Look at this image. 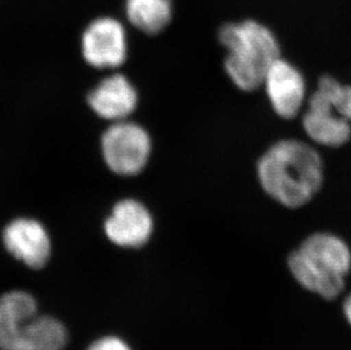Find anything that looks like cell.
<instances>
[{"instance_id": "1", "label": "cell", "mask_w": 351, "mask_h": 350, "mask_svg": "<svg viewBox=\"0 0 351 350\" xmlns=\"http://www.w3.org/2000/svg\"><path fill=\"white\" fill-rule=\"evenodd\" d=\"M263 191L287 209L312 202L324 185V162L315 145L287 138L269 145L256 165Z\"/></svg>"}, {"instance_id": "8", "label": "cell", "mask_w": 351, "mask_h": 350, "mask_svg": "<svg viewBox=\"0 0 351 350\" xmlns=\"http://www.w3.org/2000/svg\"><path fill=\"white\" fill-rule=\"evenodd\" d=\"M3 246L12 256L38 270L51 255V242L46 228L34 218H15L3 229Z\"/></svg>"}, {"instance_id": "5", "label": "cell", "mask_w": 351, "mask_h": 350, "mask_svg": "<svg viewBox=\"0 0 351 350\" xmlns=\"http://www.w3.org/2000/svg\"><path fill=\"white\" fill-rule=\"evenodd\" d=\"M82 54L86 63L96 69L121 67L128 56L124 27L112 17L93 21L83 34Z\"/></svg>"}, {"instance_id": "10", "label": "cell", "mask_w": 351, "mask_h": 350, "mask_svg": "<svg viewBox=\"0 0 351 350\" xmlns=\"http://www.w3.org/2000/svg\"><path fill=\"white\" fill-rule=\"evenodd\" d=\"M88 103L101 119L119 122L136 110L138 93L128 78L113 74L107 76L89 93Z\"/></svg>"}, {"instance_id": "11", "label": "cell", "mask_w": 351, "mask_h": 350, "mask_svg": "<svg viewBox=\"0 0 351 350\" xmlns=\"http://www.w3.org/2000/svg\"><path fill=\"white\" fill-rule=\"evenodd\" d=\"M297 251L309 264L328 275L345 278L350 271V248L333 233L316 232L307 237Z\"/></svg>"}, {"instance_id": "14", "label": "cell", "mask_w": 351, "mask_h": 350, "mask_svg": "<svg viewBox=\"0 0 351 350\" xmlns=\"http://www.w3.org/2000/svg\"><path fill=\"white\" fill-rule=\"evenodd\" d=\"M66 342L67 331L60 320L36 315L27 329L24 350H62Z\"/></svg>"}, {"instance_id": "6", "label": "cell", "mask_w": 351, "mask_h": 350, "mask_svg": "<svg viewBox=\"0 0 351 350\" xmlns=\"http://www.w3.org/2000/svg\"><path fill=\"white\" fill-rule=\"evenodd\" d=\"M154 221L146 206L136 199L117 202L104 224L107 238L123 248L146 245L153 235Z\"/></svg>"}, {"instance_id": "2", "label": "cell", "mask_w": 351, "mask_h": 350, "mask_svg": "<svg viewBox=\"0 0 351 350\" xmlns=\"http://www.w3.org/2000/svg\"><path fill=\"white\" fill-rule=\"evenodd\" d=\"M217 36L226 50L224 70L233 86L242 93L261 89L269 67L282 56L274 32L258 21L243 20L224 24Z\"/></svg>"}, {"instance_id": "13", "label": "cell", "mask_w": 351, "mask_h": 350, "mask_svg": "<svg viewBox=\"0 0 351 350\" xmlns=\"http://www.w3.org/2000/svg\"><path fill=\"white\" fill-rule=\"evenodd\" d=\"M172 0H128L126 15L145 34L162 32L172 20Z\"/></svg>"}, {"instance_id": "17", "label": "cell", "mask_w": 351, "mask_h": 350, "mask_svg": "<svg viewBox=\"0 0 351 350\" xmlns=\"http://www.w3.org/2000/svg\"><path fill=\"white\" fill-rule=\"evenodd\" d=\"M343 313H345L346 318L351 325V294L346 298L345 303H343Z\"/></svg>"}, {"instance_id": "3", "label": "cell", "mask_w": 351, "mask_h": 350, "mask_svg": "<svg viewBox=\"0 0 351 350\" xmlns=\"http://www.w3.org/2000/svg\"><path fill=\"white\" fill-rule=\"evenodd\" d=\"M107 167L117 175L139 174L149 161L152 139L143 126L128 119L114 122L101 137Z\"/></svg>"}, {"instance_id": "16", "label": "cell", "mask_w": 351, "mask_h": 350, "mask_svg": "<svg viewBox=\"0 0 351 350\" xmlns=\"http://www.w3.org/2000/svg\"><path fill=\"white\" fill-rule=\"evenodd\" d=\"M86 350H131V348L121 338L110 336V337L100 338L90 345Z\"/></svg>"}, {"instance_id": "7", "label": "cell", "mask_w": 351, "mask_h": 350, "mask_svg": "<svg viewBox=\"0 0 351 350\" xmlns=\"http://www.w3.org/2000/svg\"><path fill=\"white\" fill-rule=\"evenodd\" d=\"M302 126L315 145L340 148L351 140V123L335 112L317 90L308 96Z\"/></svg>"}, {"instance_id": "4", "label": "cell", "mask_w": 351, "mask_h": 350, "mask_svg": "<svg viewBox=\"0 0 351 350\" xmlns=\"http://www.w3.org/2000/svg\"><path fill=\"white\" fill-rule=\"evenodd\" d=\"M273 112L285 121H292L307 104V83L295 64L280 57L266 73L263 86Z\"/></svg>"}, {"instance_id": "9", "label": "cell", "mask_w": 351, "mask_h": 350, "mask_svg": "<svg viewBox=\"0 0 351 350\" xmlns=\"http://www.w3.org/2000/svg\"><path fill=\"white\" fill-rule=\"evenodd\" d=\"M37 311V301L27 291L0 296V349L24 350V338Z\"/></svg>"}, {"instance_id": "12", "label": "cell", "mask_w": 351, "mask_h": 350, "mask_svg": "<svg viewBox=\"0 0 351 350\" xmlns=\"http://www.w3.org/2000/svg\"><path fill=\"white\" fill-rule=\"evenodd\" d=\"M288 265L292 275L302 287L324 299H335L345 288V278L319 271L297 250L289 256Z\"/></svg>"}, {"instance_id": "15", "label": "cell", "mask_w": 351, "mask_h": 350, "mask_svg": "<svg viewBox=\"0 0 351 350\" xmlns=\"http://www.w3.org/2000/svg\"><path fill=\"white\" fill-rule=\"evenodd\" d=\"M316 90L335 112L351 123V84L340 82L335 76L325 74L318 79Z\"/></svg>"}]
</instances>
